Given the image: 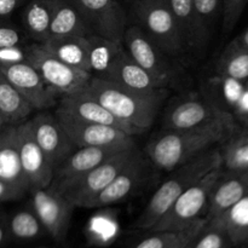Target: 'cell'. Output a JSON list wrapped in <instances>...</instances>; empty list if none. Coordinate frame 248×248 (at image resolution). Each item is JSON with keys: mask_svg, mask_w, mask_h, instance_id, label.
Wrapping results in <instances>:
<instances>
[{"mask_svg": "<svg viewBox=\"0 0 248 248\" xmlns=\"http://www.w3.org/2000/svg\"><path fill=\"white\" fill-rule=\"evenodd\" d=\"M24 50L27 62L38 70L45 84L60 97L82 91L92 77L89 72L65 64L48 52L43 44H29Z\"/></svg>", "mask_w": 248, "mask_h": 248, "instance_id": "ba28073f", "label": "cell"}, {"mask_svg": "<svg viewBox=\"0 0 248 248\" xmlns=\"http://www.w3.org/2000/svg\"><path fill=\"white\" fill-rule=\"evenodd\" d=\"M218 80L222 82L220 89H222V93L225 102H227L228 106L234 108V107L236 106L237 101L240 99V97H241L242 92L246 89V82L224 77H218Z\"/></svg>", "mask_w": 248, "mask_h": 248, "instance_id": "8d00e7d4", "label": "cell"}, {"mask_svg": "<svg viewBox=\"0 0 248 248\" xmlns=\"http://www.w3.org/2000/svg\"><path fill=\"white\" fill-rule=\"evenodd\" d=\"M43 45L48 52L52 53L65 64L90 73L87 36L73 35L64 38H48L45 43H43Z\"/></svg>", "mask_w": 248, "mask_h": 248, "instance_id": "7402d4cb", "label": "cell"}, {"mask_svg": "<svg viewBox=\"0 0 248 248\" xmlns=\"http://www.w3.org/2000/svg\"><path fill=\"white\" fill-rule=\"evenodd\" d=\"M34 109L0 70V118L2 125H17L27 120Z\"/></svg>", "mask_w": 248, "mask_h": 248, "instance_id": "484cf974", "label": "cell"}, {"mask_svg": "<svg viewBox=\"0 0 248 248\" xmlns=\"http://www.w3.org/2000/svg\"><path fill=\"white\" fill-rule=\"evenodd\" d=\"M55 115L75 148L101 147L126 149L136 147L135 136L123 130L82 121L58 109H56Z\"/></svg>", "mask_w": 248, "mask_h": 248, "instance_id": "30bf717a", "label": "cell"}, {"mask_svg": "<svg viewBox=\"0 0 248 248\" xmlns=\"http://www.w3.org/2000/svg\"><path fill=\"white\" fill-rule=\"evenodd\" d=\"M123 150L125 149L101 147L77 148L60 166L56 167L53 171L52 182L48 186L56 190H61Z\"/></svg>", "mask_w": 248, "mask_h": 248, "instance_id": "2e32d148", "label": "cell"}, {"mask_svg": "<svg viewBox=\"0 0 248 248\" xmlns=\"http://www.w3.org/2000/svg\"><path fill=\"white\" fill-rule=\"evenodd\" d=\"M132 10L136 26L167 55L176 60L186 52L167 0H136Z\"/></svg>", "mask_w": 248, "mask_h": 248, "instance_id": "277c9868", "label": "cell"}, {"mask_svg": "<svg viewBox=\"0 0 248 248\" xmlns=\"http://www.w3.org/2000/svg\"><path fill=\"white\" fill-rule=\"evenodd\" d=\"M234 114L240 121L245 125V127H248V87L246 86L245 91L242 92L241 97L237 101L236 106L234 107Z\"/></svg>", "mask_w": 248, "mask_h": 248, "instance_id": "ab89813d", "label": "cell"}, {"mask_svg": "<svg viewBox=\"0 0 248 248\" xmlns=\"http://www.w3.org/2000/svg\"><path fill=\"white\" fill-rule=\"evenodd\" d=\"M176 19L186 51L199 52L193 0H167Z\"/></svg>", "mask_w": 248, "mask_h": 248, "instance_id": "4dcf8cb0", "label": "cell"}, {"mask_svg": "<svg viewBox=\"0 0 248 248\" xmlns=\"http://www.w3.org/2000/svg\"><path fill=\"white\" fill-rule=\"evenodd\" d=\"M206 223L207 218L203 217L181 232H150L149 236L140 240L133 248H186L203 229Z\"/></svg>", "mask_w": 248, "mask_h": 248, "instance_id": "83f0119b", "label": "cell"}, {"mask_svg": "<svg viewBox=\"0 0 248 248\" xmlns=\"http://www.w3.org/2000/svg\"><path fill=\"white\" fill-rule=\"evenodd\" d=\"M228 46L248 51V28L246 31H242L240 35H237L236 38L232 39V40L228 44Z\"/></svg>", "mask_w": 248, "mask_h": 248, "instance_id": "7bdbcfd3", "label": "cell"}, {"mask_svg": "<svg viewBox=\"0 0 248 248\" xmlns=\"http://www.w3.org/2000/svg\"><path fill=\"white\" fill-rule=\"evenodd\" d=\"M82 91L96 99L116 119L143 133L154 124L169 89L142 92L103 78H90Z\"/></svg>", "mask_w": 248, "mask_h": 248, "instance_id": "7a4b0ae2", "label": "cell"}, {"mask_svg": "<svg viewBox=\"0 0 248 248\" xmlns=\"http://www.w3.org/2000/svg\"><path fill=\"white\" fill-rule=\"evenodd\" d=\"M235 120L230 111L199 94L179 97L166 108L162 130H189L223 121Z\"/></svg>", "mask_w": 248, "mask_h": 248, "instance_id": "9c48e42d", "label": "cell"}, {"mask_svg": "<svg viewBox=\"0 0 248 248\" xmlns=\"http://www.w3.org/2000/svg\"><path fill=\"white\" fill-rule=\"evenodd\" d=\"M236 130L235 120L189 130H162L150 138L145 154L157 170L171 172L215 145L224 143Z\"/></svg>", "mask_w": 248, "mask_h": 248, "instance_id": "6da1fadb", "label": "cell"}, {"mask_svg": "<svg viewBox=\"0 0 248 248\" xmlns=\"http://www.w3.org/2000/svg\"><path fill=\"white\" fill-rule=\"evenodd\" d=\"M103 79L111 80L136 91L150 92L166 89L154 77L143 69L124 47L109 70L108 75Z\"/></svg>", "mask_w": 248, "mask_h": 248, "instance_id": "44dd1931", "label": "cell"}, {"mask_svg": "<svg viewBox=\"0 0 248 248\" xmlns=\"http://www.w3.org/2000/svg\"><path fill=\"white\" fill-rule=\"evenodd\" d=\"M10 239L9 223H7V216L0 211V247L4 246Z\"/></svg>", "mask_w": 248, "mask_h": 248, "instance_id": "b9f144b4", "label": "cell"}, {"mask_svg": "<svg viewBox=\"0 0 248 248\" xmlns=\"http://www.w3.org/2000/svg\"><path fill=\"white\" fill-rule=\"evenodd\" d=\"M222 169L227 171H246L248 170V127L236 130L219 149Z\"/></svg>", "mask_w": 248, "mask_h": 248, "instance_id": "f546056e", "label": "cell"}, {"mask_svg": "<svg viewBox=\"0 0 248 248\" xmlns=\"http://www.w3.org/2000/svg\"><path fill=\"white\" fill-rule=\"evenodd\" d=\"M23 31L7 18H0V48L26 45Z\"/></svg>", "mask_w": 248, "mask_h": 248, "instance_id": "d590c367", "label": "cell"}, {"mask_svg": "<svg viewBox=\"0 0 248 248\" xmlns=\"http://www.w3.org/2000/svg\"><path fill=\"white\" fill-rule=\"evenodd\" d=\"M24 46L0 48V64H11V63H19L27 61Z\"/></svg>", "mask_w": 248, "mask_h": 248, "instance_id": "74e56055", "label": "cell"}, {"mask_svg": "<svg viewBox=\"0 0 248 248\" xmlns=\"http://www.w3.org/2000/svg\"><path fill=\"white\" fill-rule=\"evenodd\" d=\"M55 0H31L24 7L22 22L29 38L43 44L50 36V24Z\"/></svg>", "mask_w": 248, "mask_h": 248, "instance_id": "4316f807", "label": "cell"}, {"mask_svg": "<svg viewBox=\"0 0 248 248\" xmlns=\"http://www.w3.org/2000/svg\"><path fill=\"white\" fill-rule=\"evenodd\" d=\"M147 162L143 159V154H140L90 202L87 208L108 207L116 203L125 202L144 183L147 179Z\"/></svg>", "mask_w": 248, "mask_h": 248, "instance_id": "ac0fdd59", "label": "cell"}, {"mask_svg": "<svg viewBox=\"0 0 248 248\" xmlns=\"http://www.w3.org/2000/svg\"><path fill=\"white\" fill-rule=\"evenodd\" d=\"M31 207L40 220L44 230L56 241L67 237L75 205L51 186L29 190Z\"/></svg>", "mask_w": 248, "mask_h": 248, "instance_id": "8fae6325", "label": "cell"}, {"mask_svg": "<svg viewBox=\"0 0 248 248\" xmlns=\"http://www.w3.org/2000/svg\"><path fill=\"white\" fill-rule=\"evenodd\" d=\"M10 237L21 241H29L40 236L45 232L40 220L31 208L19 210L7 217Z\"/></svg>", "mask_w": 248, "mask_h": 248, "instance_id": "d6a6232c", "label": "cell"}, {"mask_svg": "<svg viewBox=\"0 0 248 248\" xmlns=\"http://www.w3.org/2000/svg\"><path fill=\"white\" fill-rule=\"evenodd\" d=\"M232 246V244L228 235L222 229L207 222L186 248H230Z\"/></svg>", "mask_w": 248, "mask_h": 248, "instance_id": "836d02e7", "label": "cell"}, {"mask_svg": "<svg viewBox=\"0 0 248 248\" xmlns=\"http://www.w3.org/2000/svg\"><path fill=\"white\" fill-rule=\"evenodd\" d=\"M1 127H2V125H0V130H1Z\"/></svg>", "mask_w": 248, "mask_h": 248, "instance_id": "bcb514c9", "label": "cell"}, {"mask_svg": "<svg viewBox=\"0 0 248 248\" xmlns=\"http://www.w3.org/2000/svg\"><path fill=\"white\" fill-rule=\"evenodd\" d=\"M24 0H0V18H7Z\"/></svg>", "mask_w": 248, "mask_h": 248, "instance_id": "60d3db41", "label": "cell"}, {"mask_svg": "<svg viewBox=\"0 0 248 248\" xmlns=\"http://www.w3.org/2000/svg\"><path fill=\"white\" fill-rule=\"evenodd\" d=\"M248 0H222V29L229 35L241 18Z\"/></svg>", "mask_w": 248, "mask_h": 248, "instance_id": "e575fe53", "label": "cell"}, {"mask_svg": "<svg viewBox=\"0 0 248 248\" xmlns=\"http://www.w3.org/2000/svg\"><path fill=\"white\" fill-rule=\"evenodd\" d=\"M16 126L19 160L29 190L47 188L53 178V166L34 140L28 120L17 124Z\"/></svg>", "mask_w": 248, "mask_h": 248, "instance_id": "9a60e30c", "label": "cell"}, {"mask_svg": "<svg viewBox=\"0 0 248 248\" xmlns=\"http://www.w3.org/2000/svg\"><path fill=\"white\" fill-rule=\"evenodd\" d=\"M89 40L90 73L93 77L106 78L113 67L119 53L123 51V40L104 38L92 33L87 35Z\"/></svg>", "mask_w": 248, "mask_h": 248, "instance_id": "d4e9b609", "label": "cell"}, {"mask_svg": "<svg viewBox=\"0 0 248 248\" xmlns=\"http://www.w3.org/2000/svg\"><path fill=\"white\" fill-rule=\"evenodd\" d=\"M0 70L34 110H45L57 103V94L45 84L38 70L27 61L0 64Z\"/></svg>", "mask_w": 248, "mask_h": 248, "instance_id": "4fadbf2b", "label": "cell"}, {"mask_svg": "<svg viewBox=\"0 0 248 248\" xmlns=\"http://www.w3.org/2000/svg\"><path fill=\"white\" fill-rule=\"evenodd\" d=\"M207 222L222 229L232 246L248 244V193L229 210Z\"/></svg>", "mask_w": 248, "mask_h": 248, "instance_id": "cb8c5ba5", "label": "cell"}, {"mask_svg": "<svg viewBox=\"0 0 248 248\" xmlns=\"http://www.w3.org/2000/svg\"><path fill=\"white\" fill-rule=\"evenodd\" d=\"M246 86L248 87V80H247V81H246Z\"/></svg>", "mask_w": 248, "mask_h": 248, "instance_id": "f6af8a7d", "label": "cell"}, {"mask_svg": "<svg viewBox=\"0 0 248 248\" xmlns=\"http://www.w3.org/2000/svg\"><path fill=\"white\" fill-rule=\"evenodd\" d=\"M28 124L34 140L53 166V171L77 149L55 114L41 110L29 119Z\"/></svg>", "mask_w": 248, "mask_h": 248, "instance_id": "5bb4252c", "label": "cell"}, {"mask_svg": "<svg viewBox=\"0 0 248 248\" xmlns=\"http://www.w3.org/2000/svg\"><path fill=\"white\" fill-rule=\"evenodd\" d=\"M218 77L232 78L239 81L248 80V51L227 45L216 64Z\"/></svg>", "mask_w": 248, "mask_h": 248, "instance_id": "1f68e13d", "label": "cell"}, {"mask_svg": "<svg viewBox=\"0 0 248 248\" xmlns=\"http://www.w3.org/2000/svg\"><path fill=\"white\" fill-rule=\"evenodd\" d=\"M222 170L208 172L189 186L149 232H181L205 217L211 193Z\"/></svg>", "mask_w": 248, "mask_h": 248, "instance_id": "5b68a950", "label": "cell"}, {"mask_svg": "<svg viewBox=\"0 0 248 248\" xmlns=\"http://www.w3.org/2000/svg\"><path fill=\"white\" fill-rule=\"evenodd\" d=\"M26 191L12 184L0 181V203L10 202V201H17L26 195Z\"/></svg>", "mask_w": 248, "mask_h": 248, "instance_id": "f35d334b", "label": "cell"}, {"mask_svg": "<svg viewBox=\"0 0 248 248\" xmlns=\"http://www.w3.org/2000/svg\"><path fill=\"white\" fill-rule=\"evenodd\" d=\"M140 154L142 153L137 149V147L119 152L118 154L113 155L101 165L94 167L81 178L77 179L57 191L67 196L74 203L75 207L87 208L90 202Z\"/></svg>", "mask_w": 248, "mask_h": 248, "instance_id": "52a82bcc", "label": "cell"}, {"mask_svg": "<svg viewBox=\"0 0 248 248\" xmlns=\"http://www.w3.org/2000/svg\"><path fill=\"white\" fill-rule=\"evenodd\" d=\"M128 55L164 87L174 86L181 80V68L138 26H127L123 36Z\"/></svg>", "mask_w": 248, "mask_h": 248, "instance_id": "8992f818", "label": "cell"}, {"mask_svg": "<svg viewBox=\"0 0 248 248\" xmlns=\"http://www.w3.org/2000/svg\"><path fill=\"white\" fill-rule=\"evenodd\" d=\"M199 52L207 46L222 12V0H193Z\"/></svg>", "mask_w": 248, "mask_h": 248, "instance_id": "f1b7e54d", "label": "cell"}, {"mask_svg": "<svg viewBox=\"0 0 248 248\" xmlns=\"http://www.w3.org/2000/svg\"><path fill=\"white\" fill-rule=\"evenodd\" d=\"M92 34L82 17L69 0H55L48 38H64V36Z\"/></svg>", "mask_w": 248, "mask_h": 248, "instance_id": "603a6c76", "label": "cell"}, {"mask_svg": "<svg viewBox=\"0 0 248 248\" xmlns=\"http://www.w3.org/2000/svg\"><path fill=\"white\" fill-rule=\"evenodd\" d=\"M57 109L82 121L111 126V127L125 131V132L130 133L132 136L140 135V131L121 123L110 111L107 110L99 102L90 97L84 91L61 96Z\"/></svg>", "mask_w": 248, "mask_h": 248, "instance_id": "e0dca14e", "label": "cell"}, {"mask_svg": "<svg viewBox=\"0 0 248 248\" xmlns=\"http://www.w3.org/2000/svg\"><path fill=\"white\" fill-rule=\"evenodd\" d=\"M248 193V170L246 171H224L216 182L208 201L207 220L218 217Z\"/></svg>", "mask_w": 248, "mask_h": 248, "instance_id": "d6986e66", "label": "cell"}, {"mask_svg": "<svg viewBox=\"0 0 248 248\" xmlns=\"http://www.w3.org/2000/svg\"><path fill=\"white\" fill-rule=\"evenodd\" d=\"M0 125H2V121H1V118H0Z\"/></svg>", "mask_w": 248, "mask_h": 248, "instance_id": "ee69618b", "label": "cell"}, {"mask_svg": "<svg viewBox=\"0 0 248 248\" xmlns=\"http://www.w3.org/2000/svg\"><path fill=\"white\" fill-rule=\"evenodd\" d=\"M0 181L29 193L19 160L16 125H2L0 130Z\"/></svg>", "mask_w": 248, "mask_h": 248, "instance_id": "ffe728a7", "label": "cell"}, {"mask_svg": "<svg viewBox=\"0 0 248 248\" xmlns=\"http://www.w3.org/2000/svg\"><path fill=\"white\" fill-rule=\"evenodd\" d=\"M217 169H222V157L219 149L216 148L206 150L190 161L174 169L170 172L171 176L154 191L133 227L149 232L189 186L208 172Z\"/></svg>", "mask_w": 248, "mask_h": 248, "instance_id": "3957f363", "label": "cell"}, {"mask_svg": "<svg viewBox=\"0 0 248 248\" xmlns=\"http://www.w3.org/2000/svg\"><path fill=\"white\" fill-rule=\"evenodd\" d=\"M92 33L123 40L127 16L118 0H69Z\"/></svg>", "mask_w": 248, "mask_h": 248, "instance_id": "7c38bea8", "label": "cell"}]
</instances>
